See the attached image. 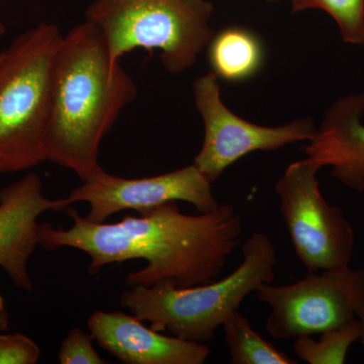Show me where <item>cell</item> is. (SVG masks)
I'll return each mask as SVG.
<instances>
[{
	"label": "cell",
	"mask_w": 364,
	"mask_h": 364,
	"mask_svg": "<svg viewBox=\"0 0 364 364\" xmlns=\"http://www.w3.org/2000/svg\"><path fill=\"white\" fill-rule=\"evenodd\" d=\"M359 321H360L361 324V336L360 341L363 343V346L364 348V312L361 313L360 315L358 316Z\"/></svg>",
	"instance_id": "20"
},
{
	"label": "cell",
	"mask_w": 364,
	"mask_h": 364,
	"mask_svg": "<svg viewBox=\"0 0 364 364\" xmlns=\"http://www.w3.org/2000/svg\"><path fill=\"white\" fill-rule=\"evenodd\" d=\"M41 354L37 342L25 334H0V364H36Z\"/></svg>",
	"instance_id": "18"
},
{
	"label": "cell",
	"mask_w": 364,
	"mask_h": 364,
	"mask_svg": "<svg viewBox=\"0 0 364 364\" xmlns=\"http://www.w3.org/2000/svg\"><path fill=\"white\" fill-rule=\"evenodd\" d=\"M176 203L114 223L90 222L68 208L72 226L62 229L42 223L39 246L49 251L63 247L82 251L90 256L87 269L92 275L107 265L145 260V267L127 277V287H189L214 282L241 244V215L232 205L186 215Z\"/></svg>",
	"instance_id": "1"
},
{
	"label": "cell",
	"mask_w": 364,
	"mask_h": 364,
	"mask_svg": "<svg viewBox=\"0 0 364 364\" xmlns=\"http://www.w3.org/2000/svg\"><path fill=\"white\" fill-rule=\"evenodd\" d=\"M62 37L58 26L42 21L0 52V173L46 161L52 65Z\"/></svg>",
	"instance_id": "4"
},
{
	"label": "cell",
	"mask_w": 364,
	"mask_h": 364,
	"mask_svg": "<svg viewBox=\"0 0 364 364\" xmlns=\"http://www.w3.org/2000/svg\"><path fill=\"white\" fill-rule=\"evenodd\" d=\"M322 168L306 157L289 164L274 186L294 252L308 272L350 265L355 245L343 208L328 203L321 193Z\"/></svg>",
	"instance_id": "6"
},
{
	"label": "cell",
	"mask_w": 364,
	"mask_h": 364,
	"mask_svg": "<svg viewBox=\"0 0 364 364\" xmlns=\"http://www.w3.org/2000/svg\"><path fill=\"white\" fill-rule=\"evenodd\" d=\"M267 1H269V2H277V1H279V0H267Z\"/></svg>",
	"instance_id": "22"
},
{
	"label": "cell",
	"mask_w": 364,
	"mask_h": 364,
	"mask_svg": "<svg viewBox=\"0 0 364 364\" xmlns=\"http://www.w3.org/2000/svg\"><path fill=\"white\" fill-rule=\"evenodd\" d=\"M320 338L304 336L294 341V353L309 364H343L352 345L360 340L359 318L321 333Z\"/></svg>",
	"instance_id": "15"
},
{
	"label": "cell",
	"mask_w": 364,
	"mask_h": 364,
	"mask_svg": "<svg viewBox=\"0 0 364 364\" xmlns=\"http://www.w3.org/2000/svg\"><path fill=\"white\" fill-rule=\"evenodd\" d=\"M293 13L321 9L336 21L347 44L364 47V0H291Z\"/></svg>",
	"instance_id": "16"
},
{
	"label": "cell",
	"mask_w": 364,
	"mask_h": 364,
	"mask_svg": "<svg viewBox=\"0 0 364 364\" xmlns=\"http://www.w3.org/2000/svg\"><path fill=\"white\" fill-rule=\"evenodd\" d=\"M6 32V25H4V21L1 20V18H0V38L2 37V36L4 35Z\"/></svg>",
	"instance_id": "21"
},
{
	"label": "cell",
	"mask_w": 364,
	"mask_h": 364,
	"mask_svg": "<svg viewBox=\"0 0 364 364\" xmlns=\"http://www.w3.org/2000/svg\"><path fill=\"white\" fill-rule=\"evenodd\" d=\"M232 364H296L284 352L261 337L238 311L222 325Z\"/></svg>",
	"instance_id": "14"
},
{
	"label": "cell",
	"mask_w": 364,
	"mask_h": 364,
	"mask_svg": "<svg viewBox=\"0 0 364 364\" xmlns=\"http://www.w3.org/2000/svg\"><path fill=\"white\" fill-rule=\"evenodd\" d=\"M138 88L112 61L102 31L85 21L62 37L51 72L46 161L85 181L100 166V146Z\"/></svg>",
	"instance_id": "2"
},
{
	"label": "cell",
	"mask_w": 364,
	"mask_h": 364,
	"mask_svg": "<svg viewBox=\"0 0 364 364\" xmlns=\"http://www.w3.org/2000/svg\"><path fill=\"white\" fill-rule=\"evenodd\" d=\"M364 91L345 95L333 102L309 141L306 157L346 188L364 193Z\"/></svg>",
	"instance_id": "12"
},
{
	"label": "cell",
	"mask_w": 364,
	"mask_h": 364,
	"mask_svg": "<svg viewBox=\"0 0 364 364\" xmlns=\"http://www.w3.org/2000/svg\"><path fill=\"white\" fill-rule=\"evenodd\" d=\"M242 253L240 265L224 279L189 287L168 284L128 287L119 305L149 322L156 331L208 343L246 296L275 279L277 248L269 236L255 232L244 243Z\"/></svg>",
	"instance_id": "3"
},
{
	"label": "cell",
	"mask_w": 364,
	"mask_h": 364,
	"mask_svg": "<svg viewBox=\"0 0 364 364\" xmlns=\"http://www.w3.org/2000/svg\"><path fill=\"white\" fill-rule=\"evenodd\" d=\"M87 328L100 348L126 364H203L212 353L207 343L167 336L122 311H95Z\"/></svg>",
	"instance_id": "11"
},
{
	"label": "cell",
	"mask_w": 364,
	"mask_h": 364,
	"mask_svg": "<svg viewBox=\"0 0 364 364\" xmlns=\"http://www.w3.org/2000/svg\"><path fill=\"white\" fill-rule=\"evenodd\" d=\"M9 324H11V317H9V310H7L6 299L0 293V332L9 329Z\"/></svg>",
	"instance_id": "19"
},
{
	"label": "cell",
	"mask_w": 364,
	"mask_h": 364,
	"mask_svg": "<svg viewBox=\"0 0 364 364\" xmlns=\"http://www.w3.org/2000/svg\"><path fill=\"white\" fill-rule=\"evenodd\" d=\"M90 333L80 328H73L62 341L57 359L61 364H105V360L93 346Z\"/></svg>",
	"instance_id": "17"
},
{
	"label": "cell",
	"mask_w": 364,
	"mask_h": 364,
	"mask_svg": "<svg viewBox=\"0 0 364 364\" xmlns=\"http://www.w3.org/2000/svg\"><path fill=\"white\" fill-rule=\"evenodd\" d=\"M208 47V61L218 77L245 80L254 75L262 62V48L254 33L232 26L214 35Z\"/></svg>",
	"instance_id": "13"
},
{
	"label": "cell",
	"mask_w": 364,
	"mask_h": 364,
	"mask_svg": "<svg viewBox=\"0 0 364 364\" xmlns=\"http://www.w3.org/2000/svg\"><path fill=\"white\" fill-rule=\"evenodd\" d=\"M63 198L67 208L75 203H88L90 210L85 217L95 223L107 222L122 210L143 214L171 202L191 203L198 213L210 212L220 205L212 183L195 164L136 179L112 176L100 166Z\"/></svg>",
	"instance_id": "9"
},
{
	"label": "cell",
	"mask_w": 364,
	"mask_h": 364,
	"mask_svg": "<svg viewBox=\"0 0 364 364\" xmlns=\"http://www.w3.org/2000/svg\"><path fill=\"white\" fill-rule=\"evenodd\" d=\"M364 48V47H363Z\"/></svg>",
	"instance_id": "23"
},
{
	"label": "cell",
	"mask_w": 364,
	"mask_h": 364,
	"mask_svg": "<svg viewBox=\"0 0 364 364\" xmlns=\"http://www.w3.org/2000/svg\"><path fill=\"white\" fill-rule=\"evenodd\" d=\"M255 294L272 309L265 329L273 338L314 336L364 312V268L308 272L291 284H262Z\"/></svg>",
	"instance_id": "7"
},
{
	"label": "cell",
	"mask_w": 364,
	"mask_h": 364,
	"mask_svg": "<svg viewBox=\"0 0 364 364\" xmlns=\"http://www.w3.org/2000/svg\"><path fill=\"white\" fill-rule=\"evenodd\" d=\"M214 72L193 83L196 109L205 124V138L193 164L210 183H215L239 159L256 151L279 150L301 141H311L316 127L312 117H303L277 127L259 126L245 121L223 102L221 88Z\"/></svg>",
	"instance_id": "8"
},
{
	"label": "cell",
	"mask_w": 364,
	"mask_h": 364,
	"mask_svg": "<svg viewBox=\"0 0 364 364\" xmlns=\"http://www.w3.org/2000/svg\"><path fill=\"white\" fill-rule=\"evenodd\" d=\"M213 14L208 0H95L85 21L102 31L112 61L136 49L159 51L164 68L181 74L214 37Z\"/></svg>",
	"instance_id": "5"
},
{
	"label": "cell",
	"mask_w": 364,
	"mask_h": 364,
	"mask_svg": "<svg viewBox=\"0 0 364 364\" xmlns=\"http://www.w3.org/2000/svg\"><path fill=\"white\" fill-rule=\"evenodd\" d=\"M67 210L64 198H48L35 172L0 189V267L14 287L33 291L28 261L39 246L38 220L49 210Z\"/></svg>",
	"instance_id": "10"
}]
</instances>
